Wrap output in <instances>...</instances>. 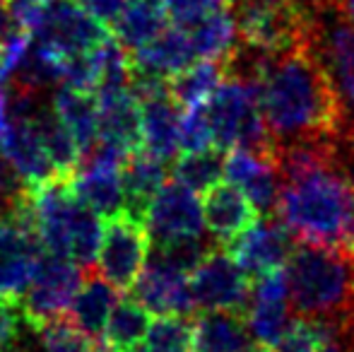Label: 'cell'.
Segmentation results:
<instances>
[{
    "instance_id": "obj_47",
    "label": "cell",
    "mask_w": 354,
    "mask_h": 352,
    "mask_svg": "<svg viewBox=\"0 0 354 352\" xmlns=\"http://www.w3.org/2000/svg\"><path fill=\"white\" fill-rule=\"evenodd\" d=\"M229 3H232V5H234V3H236V0H229Z\"/></svg>"
},
{
    "instance_id": "obj_31",
    "label": "cell",
    "mask_w": 354,
    "mask_h": 352,
    "mask_svg": "<svg viewBox=\"0 0 354 352\" xmlns=\"http://www.w3.org/2000/svg\"><path fill=\"white\" fill-rule=\"evenodd\" d=\"M147 352H196V324L188 316H159L145 335Z\"/></svg>"
},
{
    "instance_id": "obj_44",
    "label": "cell",
    "mask_w": 354,
    "mask_h": 352,
    "mask_svg": "<svg viewBox=\"0 0 354 352\" xmlns=\"http://www.w3.org/2000/svg\"><path fill=\"white\" fill-rule=\"evenodd\" d=\"M256 3H270V5H277V3H287V0H256Z\"/></svg>"
},
{
    "instance_id": "obj_30",
    "label": "cell",
    "mask_w": 354,
    "mask_h": 352,
    "mask_svg": "<svg viewBox=\"0 0 354 352\" xmlns=\"http://www.w3.org/2000/svg\"><path fill=\"white\" fill-rule=\"evenodd\" d=\"M174 178L191 188L193 193L210 191L214 183H219V176L224 174V160L219 150H203V152H183L171 169Z\"/></svg>"
},
{
    "instance_id": "obj_38",
    "label": "cell",
    "mask_w": 354,
    "mask_h": 352,
    "mask_svg": "<svg viewBox=\"0 0 354 352\" xmlns=\"http://www.w3.org/2000/svg\"><path fill=\"white\" fill-rule=\"evenodd\" d=\"M82 8L87 10L92 17H97L102 24L106 27H113L118 19V15L126 8V0H80Z\"/></svg>"
},
{
    "instance_id": "obj_35",
    "label": "cell",
    "mask_w": 354,
    "mask_h": 352,
    "mask_svg": "<svg viewBox=\"0 0 354 352\" xmlns=\"http://www.w3.org/2000/svg\"><path fill=\"white\" fill-rule=\"evenodd\" d=\"M164 5H167L169 19L174 22V27L188 32L217 10L229 8L232 3L229 0H164Z\"/></svg>"
},
{
    "instance_id": "obj_17",
    "label": "cell",
    "mask_w": 354,
    "mask_h": 352,
    "mask_svg": "<svg viewBox=\"0 0 354 352\" xmlns=\"http://www.w3.org/2000/svg\"><path fill=\"white\" fill-rule=\"evenodd\" d=\"M258 207L234 183H214L203 198V220L214 246H229L258 220Z\"/></svg>"
},
{
    "instance_id": "obj_9",
    "label": "cell",
    "mask_w": 354,
    "mask_h": 352,
    "mask_svg": "<svg viewBox=\"0 0 354 352\" xmlns=\"http://www.w3.org/2000/svg\"><path fill=\"white\" fill-rule=\"evenodd\" d=\"M313 46L333 80L345 123H354V22L335 5L323 8Z\"/></svg>"
},
{
    "instance_id": "obj_19",
    "label": "cell",
    "mask_w": 354,
    "mask_h": 352,
    "mask_svg": "<svg viewBox=\"0 0 354 352\" xmlns=\"http://www.w3.org/2000/svg\"><path fill=\"white\" fill-rule=\"evenodd\" d=\"M196 61V51L188 32L178 27H167L157 39L145 44L142 48L133 51L131 56V73L140 75H157V77H174Z\"/></svg>"
},
{
    "instance_id": "obj_22",
    "label": "cell",
    "mask_w": 354,
    "mask_h": 352,
    "mask_svg": "<svg viewBox=\"0 0 354 352\" xmlns=\"http://www.w3.org/2000/svg\"><path fill=\"white\" fill-rule=\"evenodd\" d=\"M142 106V150L167 162L176 155L178 145V104L169 94L149 97L140 102Z\"/></svg>"
},
{
    "instance_id": "obj_24",
    "label": "cell",
    "mask_w": 354,
    "mask_h": 352,
    "mask_svg": "<svg viewBox=\"0 0 354 352\" xmlns=\"http://www.w3.org/2000/svg\"><path fill=\"white\" fill-rule=\"evenodd\" d=\"M251 338L241 311H205L196 321V352H246Z\"/></svg>"
},
{
    "instance_id": "obj_3",
    "label": "cell",
    "mask_w": 354,
    "mask_h": 352,
    "mask_svg": "<svg viewBox=\"0 0 354 352\" xmlns=\"http://www.w3.org/2000/svg\"><path fill=\"white\" fill-rule=\"evenodd\" d=\"M354 261L321 246L299 244L287 261L289 302L301 316L342 319L350 304Z\"/></svg>"
},
{
    "instance_id": "obj_26",
    "label": "cell",
    "mask_w": 354,
    "mask_h": 352,
    "mask_svg": "<svg viewBox=\"0 0 354 352\" xmlns=\"http://www.w3.org/2000/svg\"><path fill=\"white\" fill-rule=\"evenodd\" d=\"M188 37H191L196 58L227 63L239 48V24L232 15V5L217 10L198 27L188 29Z\"/></svg>"
},
{
    "instance_id": "obj_33",
    "label": "cell",
    "mask_w": 354,
    "mask_h": 352,
    "mask_svg": "<svg viewBox=\"0 0 354 352\" xmlns=\"http://www.w3.org/2000/svg\"><path fill=\"white\" fill-rule=\"evenodd\" d=\"M39 335L46 352H87L92 345V338H87L68 316L48 321L39 328Z\"/></svg>"
},
{
    "instance_id": "obj_28",
    "label": "cell",
    "mask_w": 354,
    "mask_h": 352,
    "mask_svg": "<svg viewBox=\"0 0 354 352\" xmlns=\"http://www.w3.org/2000/svg\"><path fill=\"white\" fill-rule=\"evenodd\" d=\"M227 75L224 61H201L188 66L178 75L169 77V97L181 109L205 106Z\"/></svg>"
},
{
    "instance_id": "obj_12",
    "label": "cell",
    "mask_w": 354,
    "mask_h": 352,
    "mask_svg": "<svg viewBox=\"0 0 354 352\" xmlns=\"http://www.w3.org/2000/svg\"><path fill=\"white\" fill-rule=\"evenodd\" d=\"M131 292L149 314L157 316H188L196 309L188 275L157 251H152Z\"/></svg>"
},
{
    "instance_id": "obj_25",
    "label": "cell",
    "mask_w": 354,
    "mask_h": 352,
    "mask_svg": "<svg viewBox=\"0 0 354 352\" xmlns=\"http://www.w3.org/2000/svg\"><path fill=\"white\" fill-rule=\"evenodd\" d=\"M164 0H126V8L113 24V37L126 51H138L167 29Z\"/></svg>"
},
{
    "instance_id": "obj_4",
    "label": "cell",
    "mask_w": 354,
    "mask_h": 352,
    "mask_svg": "<svg viewBox=\"0 0 354 352\" xmlns=\"http://www.w3.org/2000/svg\"><path fill=\"white\" fill-rule=\"evenodd\" d=\"M205 111L212 126L214 147L219 152H229L234 147L277 150L263 118L256 80L227 73L205 104Z\"/></svg>"
},
{
    "instance_id": "obj_41",
    "label": "cell",
    "mask_w": 354,
    "mask_h": 352,
    "mask_svg": "<svg viewBox=\"0 0 354 352\" xmlns=\"http://www.w3.org/2000/svg\"><path fill=\"white\" fill-rule=\"evenodd\" d=\"M335 8L340 10V12L345 15L347 19H352V22H354V0H340Z\"/></svg>"
},
{
    "instance_id": "obj_10",
    "label": "cell",
    "mask_w": 354,
    "mask_h": 352,
    "mask_svg": "<svg viewBox=\"0 0 354 352\" xmlns=\"http://www.w3.org/2000/svg\"><path fill=\"white\" fill-rule=\"evenodd\" d=\"M34 34H37V41L46 44L66 58L94 51L109 37H113L106 24L92 17L82 8V3H75V0H56L48 5Z\"/></svg>"
},
{
    "instance_id": "obj_6",
    "label": "cell",
    "mask_w": 354,
    "mask_h": 352,
    "mask_svg": "<svg viewBox=\"0 0 354 352\" xmlns=\"http://www.w3.org/2000/svg\"><path fill=\"white\" fill-rule=\"evenodd\" d=\"M80 287H82L80 266L73 263L71 259H63V256L46 254L39 263L32 285L19 302V316L29 328L39 331L48 321L66 316Z\"/></svg>"
},
{
    "instance_id": "obj_43",
    "label": "cell",
    "mask_w": 354,
    "mask_h": 352,
    "mask_svg": "<svg viewBox=\"0 0 354 352\" xmlns=\"http://www.w3.org/2000/svg\"><path fill=\"white\" fill-rule=\"evenodd\" d=\"M246 352H275L270 348V345H263V343H253L251 348H248Z\"/></svg>"
},
{
    "instance_id": "obj_1",
    "label": "cell",
    "mask_w": 354,
    "mask_h": 352,
    "mask_svg": "<svg viewBox=\"0 0 354 352\" xmlns=\"http://www.w3.org/2000/svg\"><path fill=\"white\" fill-rule=\"evenodd\" d=\"M227 73L256 80L261 111L275 147L294 142L333 140L345 126V111L316 46L261 53L239 46Z\"/></svg>"
},
{
    "instance_id": "obj_7",
    "label": "cell",
    "mask_w": 354,
    "mask_h": 352,
    "mask_svg": "<svg viewBox=\"0 0 354 352\" xmlns=\"http://www.w3.org/2000/svg\"><path fill=\"white\" fill-rule=\"evenodd\" d=\"M188 285L196 309L241 311V314L251 302L253 290L248 275L222 246H214L196 266V270L188 275Z\"/></svg>"
},
{
    "instance_id": "obj_29",
    "label": "cell",
    "mask_w": 354,
    "mask_h": 352,
    "mask_svg": "<svg viewBox=\"0 0 354 352\" xmlns=\"http://www.w3.org/2000/svg\"><path fill=\"white\" fill-rule=\"evenodd\" d=\"M149 324H152L149 311L136 297H126V299H118L113 306L106 328H104V340L113 352L136 350L138 345L145 343Z\"/></svg>"
},
{
    "instance_id": "obj_20",
    "label": "cell",
    "mask_w": 354,
    "mask_h": 352,
    "mask_svg": "<svg viewBox=\"0 0 354 352\" xmlns=\"http://www.w3.org/2000/svg\"><path fill=\"white\" fill-rule=\"evenodd\" d=\"M164 178H167V167L162 160L149 155L147 150L133 152L123 167V196H126L123 212L145 222L149 203L164 186Z\"/></svg>"
},
{
    "instance_id": "obj_45",
    "label": "cell",
    "mask_w": 354,
    "mask_h": 352,
    "mask_svg": "<svg viewBox=\"0 0 354 352\" xmlns=\"http://www.w3.org/2000/svg\"><path fill=\"white\" fill-rule=\"evenodd\" d=\"M318 3H321V5H337L340 0H318Z\"/></svg>"
},
{
    "instance_id": "obj_27",
    "label": "cell",
    "mask_w": 354,
    "mask_h": 352,
    "mask_svg": "<svg viewBox=\"0 0 354 352\" xmlns=\"http://www.w3.org/2000/svg\"><path fill=\"white\" fill-rule=\"evenodd\" d=\"M29 123H34V128L41 136L56 174L63 178H71L80 169V165H82V150H80L73 133L66 128V123L58 118L53 106H44Z\"/></svg>"
},
{
    "instance_id": "obj_23",
    "label": "cell",
    "mask_w": 354,
    "mask_h": 352,
    "mask_svg": "<svg viewBox=\"0 0 354 352\" xmlns=\"http://www.w3.org/2000/svg\"><path fill=\"white\" fill-rule=\"evenodd\" d=\"M116 302H118L116 287H113L106 277L87 275L73 299V306H71L73 324L77 326L87 338L94 340L97 335L104 333Z\"/></svg>"
},
{
    "instance_id": "obj_40",
    "label": "cell",
    "mask_w": 354,
    "mask_h": 352,
    "mask_svg": "<svg viewBox=\"0 0 354 352\" xmlns=\"http://www.w3.org/2000/svg\"><path fill=\"white\" fill-rule=\"evenodd\" d=\"M12 126V116H10V97L8 89L0 87V138L5 136V131Z\"/></svg>"
},
{
    "instance_id": "obj_8",
    "label": "cell",
    "mask_w": 354,
    "mask_h": 352,
    "mask_svg": "<svg viewBox=\"0 0 354 352\" xmlns=\"http://www.w3.org/2000/svg\"><path fill=\"white\" fill-rule=\"evenodd\" d=\"M149 254V232L145 222L121 212L109 217L99 249V272L116 290H133Z\"/></svg>"
},
{
    "instance_id": "obj_34",
    "label": "cell",
    "mask_w": 354,
    "mask_h": 352,
    "mask_svg": "<svg viewBox=\"0 0 354 352\" xmlns=\"http://www.w3.org/2000/svg\"><path fill=\"white\" fill-rule=\"evenodd\" d=\"M181 123H178V145L183 152H203L212 150L214 138H212V126L207 118L205 106L196 109H183ZM217 150V147H214Z\"/></svg>"
},
{
    "instance_id": "obj_14",
    "label": "cell",
    "mask_w": 354,
    "mask_h": 352,
    "mask_svg": "<svg viewBox=\"0 0 354 352\" xmlns=\"http://www.w3.org/2000/svg\"><path fill=\"white\" fill-rule=\"evenodd\" d=\"M224 176L229 183L241 188L258 212H275L280 196V167L277 150H248L234 147L224 157Z\"/></svg>"
},
{
    "instance_id": "obj_15",
    "label": "cell",
    "mask_w": 354,
    "mask_h": 352,
    "mask_svg": "<svg viewBox=\"0 0 354 352\" xmlns=\"http://www.w3.org/2000/svg\"><path fill=\"white\" fill-rule=\"evenodd\" d=\"M99 140L133 155L142 150V106L131 87L99 92Z\"/></svg>"
},
{
    "instance_id": "obj_18",
    "label": "cell",
    "mask_w": 354,
    "mask_h": 352,
    "mask_svg": "<svg viewBox=\"0 0 354 352\" xmlns=\"http://www.w3.org/2000/svg\"><path fill=\"white\" fill-rule=\"evenodd\" d=\"M0 155L10 162L24 188L39 186V183L58 176L41 136L29 121H15L5 131V136L0 138Z\"/></svg>"
},
{
    "instance_id": "obj_11",
    "label": "cell",
    "mask_w": 354,
    "mask_h": 352,
    "mask_svg": "<svg viewBox=\"0 0 354 352\" xmlns=\"http://www.w3.org/2000/svg\"><path fill=\"white\" fill-rule=\"evenodd\" d=\"M145 227L154 246L203 237L205 220H203V205L198 203V193H193L178 181L164 183L154 201L149 203Z\"/></svg>"
},
{
    "instance_id": "obj_16",
    "label": "cell",
    "mask_w": 354,
    "mask_h": 352,
    "mask_svg": "<svg viewBox=\"0 0 354 352\" xmlns=\"http://www.w3.org/2000/svg\"><path fill=\"white\" fill-rule=\"evenodd\" d=\"M246 309V324L251 335L256 338V343L272 348L289 324V285L287 272H282V268L258 277L251 290V302H248Z\"/></svg>"
},
{
    "instance_id": "obj_5",
    "label": "cell",
    "mask_w": 354,
    "mask_h": 352,
    "mask_svg": "<svg viewBox=\"0 0 354 352\" xmlns=\"http://www.w3.org/2000/svg\"><path fill=\"white\" fill-rule=\"evenodd\" d=\"M41 259L44 246L34 232L27 203L19 196L12 207L0 215V302L19 306Z\"/></svg>"
},
{
    "instance_id": "obj_37",
    "label": "cell",
    "mask_w": 354,
    "mask_h": 352,
    "mask_svg": "<svg viewBox=\"0 0 354 352\" xmlns=\"http://www.w3.org/2000/svg\"><path fill=\"white\" fill-rule=\"evenodd\" d=\"M333 165L354 188V123H345L333 138Z\"/></svg>"
},
{
    "instance_id": "obj_2",
    "label": "cell",
    "mask_w": 354,
    "mask_h": 352,
    "mask_svg": "<svg viewBox=\"0 0 354 352\" xmlns=\"http://www.w3.org/2000/svg\"><path fill=\"white\" fill-rule=\"evenodd\" d=\"M272 215L299 239L354 261V188L330 162L280 176Z\"/></svg>"
},
{
    "instance_id": "obj_13",
    "label": "cell",
    "mask_w": 354,
    "mask_h": 352,
    "mask_svg": "<svg viewBox=\"0 0 354 352\" xmlns=\"http://www.w3.org/2000/svg\"><path fill=\"white\" fill-rule=\"evenodd\" d=\"M224 251L236 261L246 275L261 277L287 266L294 249L287 227L272 215L256 220L241 237L224 246Z\"/></svg>"
},
{
    "instance_id": "obj_32",
    "label": "cell",
    "mask_w": 354,
    "mask_h": 352,
    "mask_svg": "<svg viewBox=\"0 0 354 352\" xmlns=\"http://www.w3.org/2000/svg\"><path fill=\"white\" fill-rule=\"evenodd\" d=\"M330 331V319L321 316H299L289 321L272 350L275 352H323Z\"/></svg>"
},
{
    "instance_id": "obj_36",
    "label": "cell",
    "mask_w": 354,
    "mask_h": 352,
    "mask_svg": "<svg viewBox=\"0 0 354 352\" xmlns=\"http://www.w3.org/2000/svg\"><path fill=\"white\" fill-rule=\"evenodd\" d=\"M51 3L53 0H3L8 17L12 19L15 27L27 29V32H37Z\"/></svg>"
},
{
    "instance_id": "obj_42",
    "label": "cell",
    "mask_w": 354,
    "mask_h": 352,
    "mask_svg": "<svg viewBox=\"0 0 354 352\" xmlns=\"http://www.w3.org/2000/svg\"><path fill=\"white\" fill-rule=\"evenodd\" d=\"M8 29H10V24H8V10H5V5H3V0H0V39L8 34Z\"/></svg>"
},
{
    "instance_id": "obj_39",
    "label": "cell",
    "mask_w": 354,
    "mask_h": 352,
    "mask_svg": "<svg viewBox=\"0 0 354 352\" xmlns=\"http://www.w3.org/2000/svg\"><path fill=\"white\" fill-rule=\"evenodd\" d=\"M19 335V314L17 306L0 302V348H8Z\"/></svg>"
},
{
    "instance_id": "obj_46",
    "label": "cell",
    "mask_w": 354,
    "mask_h": 352,
    "mask_svg": "<svg viewBox=\"0 0 354 352\" xmlns=\"http://www.w3.org/2000/svg\"><path fill=\"white\" fill-rule=\"evenodd\" d=\"M0 352H15V350H12V345H8V348H0Z\"/></svg>"
},
{
    "instance_id": "obj_21",
    "label": "cell",
    "mask_w": 354,
    "mask_h": 352,
    "mask_svg": "<svg viewBox=\"0 0 354 352\" xmlns=\"http://www.w3.org/2000/svg\"><path fill=\"white\" fill-rule=\"evenodd\" d=\"M53 111L77 140L80 150L89 152L99 142V97L89 89L63 85L53 94Z\"/></svg>"
}]
</instances>
